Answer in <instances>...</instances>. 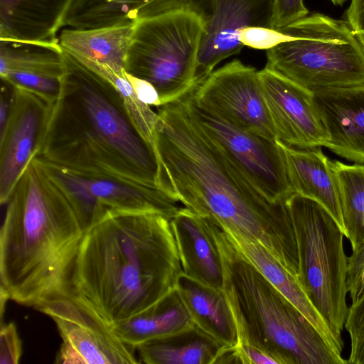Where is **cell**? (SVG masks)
I'll list each match as a JSON object with an SVG mask.
<instances>
[{"mask_svg": "<svg viewBox=\"0 0 364 364\" xmlns=\"http://www.w3.org/2000/svg\"><path fill=\"white\" fill-rule=\"evenodd\" d=\"M156 108L163 190L191 210L263 245L297 274L296 240L286 201L274 203L262 194L194 119L183 95Z\"/></svg>", "mask_w": 364, "mask_h": 364, "instance_id": "cell-1", "label": "cell"}, {"mask_svg": "<svg viewBox=\"0 0 364 364\" xmlns=\"http://www.w3.org/2000/svg\"><path fill=\"white\" fill-rule=\"evenodd\" d=\"M182 273L168 217L114 211L85 231L66 296L112 326L175 289Z\"/></svg>", "mask_w": 364, "mask_h": 364, "instance_id": "cell-2", "label": "cell"}, {"mask_svg": "<svg viewBox=\"0 0 364 364\" xmlns=\"http://www.w3.org/2000/svg\"><path fill=\"white\" fill-rule=\"evenodd\" d=\"M63 53L60 92L36 157L73 171L162 189L157 154L134 127L118 90Z\"/></svg>", "mask_w": 364, "mask_h": 364, "instance_id": "cell-3", "label": "cell"}, {"mask_svg": "<svg viewBox=\"0 0 364 364\" xmlns=\"http://www.w3.org/2000/svg\"><path fill=\"white\" fill-rule=\"evenodd\" d=\"M6 204L0 230V289L9 299L34 308L66 296L85 231L35 158Z\"/></svg>", "mask_w": 364, "mask_h": 364, "instance_id": "cell-4", "label": "cell"}, {"mask_svg": "<svg viewBox=\"0 0 364 364\" xmlns=\"http://www.w3.org/2000/svg\"><path fill=\"white\" fill-rule=\"evenodd\" d=\"M223 270V290L237 342L250 344L278 364H346L318 329L241 253L225 230L206 217Z\"/></svg>", "mask_w": 364, "mask_h": 364, "instance_id": "cell-5", "label": "cell"}, {"mask_svg": "<svg viewBox=\"0 0 364 364\" xmlns=\"http://www.w3.org/2000/svg\"><path fill=\"white\" fill-rule=\"evenodd\" d=\"M278 31L293 38L266 50V68L311 91L364 84V49L346 19L313 13Z\"/></svg>", "mask_w": 364, "mask_h": 364, "instance_id": "cell-6", "label": "cell"}, {"mask_svg": "<svg viewBox=\"0 0 364 364\" xmlns=\"http://www.w3.org/2000/svg\"><path fill=\"white\" fill-rule=\"evenodd\" d=\"M286 204L296 240L297 278L316 310L341 335L348 309L344 233L316 201L293 193Z\"/></svg>", "mask_w": 364, "mask_h": 364, "instance_id": "cell-7", "label": "cell"}, {"mask_svg": "<svg viewBox=\"0 0 364 364\" xmlns=\"http://www.w3.org/2000/svg\"><path fill=\"white\" fill-rule=\"evenodd\" d=\"M204 33L198 16L184 10L166 11L135 21L125 71L150 82L161 105L195 84L198 54Z\"/></svg>", "mask_w": 364, "mask_h": 364, "instance_id": "cell-8", "label": "cell"}, {"mask_svg": "<svg viewBox=\"0 0 364 364\" xmlns=\"http://www.w3.org/2000/svg\"><path fill=\"white\" fill-rule=\"evenodd\" d=\"M274 0H153L139 9L135 21L173 10H184L200 20L204 33L198 54L195 84L204 80L224 59L244 46L238 31L247 26L272 28Z\"/></svg>", "mask_w": 364, "mask_h": 364, "instance_id": "cell-9", "label": "cell"}, {"mask_svg": "<svg viewBox=\"0 0 364 364\" xmlns=\"http://www.w3.org/2000/svg\"><path fill=\"white\" fill-rule=\"evenodd\" d=\"M35 159L64 194L85 231L114 211L156 212L171 219L180 209L178 201L161 188L78 172L41 158Z\"/></svg>", "mask_w": 364, "mask_h": 364, "instance_id": "cell-10", "label": "cell"}, {"mask_svg": "<svg viewBox=\"0 0 364 364\" xmlns=\"http://www.w3.org/2000/svg\"><path fill=\"white\" fill-rule=\"evenodd\" d=\"M191 89L183 95L197 122L269 200L285 202L294 193L278 140L240 129L198 105Z\"/></svg>", "mask_w": 364, "mask_h": 364, "instance_id": "cell-11", "label": "cell"}, {"mask_svg": "<svg viewBox=\"0 0 364 364\" xmlns=\"http://www.w3.org/2000/svg\"><path fill=\"white\" fill-rule=\"evenodd\" d=\"M35 309L53 320L62 338L55 363H140L136 348L123 342L109 325L70 297L59 296Z\"/></svg>", "mask_w": 364, "mask_h": 364, "instance_id": "cell-12", "label": "cell"}, {"mask_svg": "<svg viewBox=\"0 0 364 364\" xmlns=\"http://www.w3.org/2000/svg\"><path fill=\"white\" fill-rule=\"evenodd\" d=\"M258 72L233 60L196 85L192 96L198 105L226 122L276 140Z\"/></svg>", "mask_w": 364, "mask_h": 364, "instance_id": "cell-13", "label": "cell"}, {"mask_svg": "<svg viewBox=\"0 0 364 364\" xmlns=\"http://www.w3.org/2000/svg\"><path fill=\"white\" fill-rule=\"evenodd\" d=\"M53 106L35 92L13 86L8 120L0 132L1 205L7 203L19 178L39 152Z\"/></svg>", "mask_w": 364, "mask_h": 364, "instance_id": "cell-14", "label": "cell"}, {"mask_svg": "<svg viewBox=\"0 0 364 364\" xmlns=\"http://www.w3.org/2000/svg\"><path fill=\"white\" fill-rule=\"evenodd\" d=\"M258 73L277 139L301 149L326 146L314 92L266 67Z\"/></svg>", "mask_w": 364, "mask_h": 364, "instance_id": "cell-15", "label": "cell"}, {"mask_svg": "<svg viewBox=\"0 0 364 364\" xmlns=\"http://www.w3.org/2000/svg\"><path fill=\"white\" fill-rule=\"evenodd\" d=\"M313 92L328 135L326 147L350 161L364 164V84Z\"/></svg>", "mask_w": 364, "mask_h": 364, "instance_id": "cell-16", "label": "cell"}, {"mask_svg": "<svg viewBox=\"0 0 364 364\" xmlns=\"http://www.w3.org/2000/svg\"><path fill=\"white\" fill-rule=\"evenodd\" d=\"M170 224L183 273L203 284L223 289L221 258L206 217L180 208Z\"/></svg>", "mask_w": 364, "mask_h": 364, "instance_id": "cell-17", "label": "cell"}, {"mask_svg": "<svg viewBox=\"0 0 364 364\" xmlns=\"http://www.w3.org/2000/svg\"><path fill=\"white\" fill-rule=\"evenodd\" d=\"M278 141L284 152L293 192L321 205L343 232L339 191L333 161L322 152L321 147L301 149Z\"/></svg>", "mask_w": 364, "mask_h": 364, "instance_id": "cell-18", "label": "cell"}, {"mask_svg": "<svg viewBox=\"0 0 364 364\" xmlns=\"http://www.w3.org/2000/svg\"><path fill=\"white\" fill-rule=\"evenodd\" d=\"M223 228L241 253L306 316L330 346L341 354L343 348L341 335L336 333L316 310L296 275L285 267L263 245Z\"/></svg>", "mask_w": 364, "mask_h": 364, "instance_id": "cell-19", "label": "cell"}, {"mask_svg": "<svg viewBox=\"0 0 364 364\" xmlns=\"http://www.w3.org/2000/svg\"><path fill=\"white\" fill-rule=\"evenodd\" d=\"M72 0H0V39L58 43Z\"/></svg>", "mask_w": 364, "mask_h": 364, "instance_id": "cell-20", "label": "cell"}, {"mask_svg": "<svg viewBox=\"0 0 364 364\" xmlns=\"http://www.w3.org/2000/svg\"><path fill=\"white\" fill-rule=\"evenodd\" d=\"M134 23L64 29L58 37L59 44L63 50L85 65H104L123 73Z\"/></svg>", "mask_w": 364, "mask_h": 364, "instance_id": "cell-21", "label": "cell"}, {"mask_svg": "<svg viewBox=\"0 0 364 364\" xmlns=\"http://www.w3.org/2000/svg\"><path fill=\"white\" fill-rule=\"evenodd\" d=\"M176 289L195 325L225 346L237 342L235 321L223 289L203 284L182 273Z\"/></svg>", "mask_w": 364, "mask_h": 364, "instance_id": "cell-22", "label": "cell"}, {"mask_svg": "<svg viewBox=\"0 0 364 364\" xmlns=\"http://www.w3.org/2000/svg\"><path fill=\"white\" fill-rule=\"evenodd\" d=\"M194 324L176 287L133 316L110 326L134 348L144 341L186 329Z\"/></svg>", "mask_w": 364, "mask_h": 364, "instance_id": "cell-23", "label": "cell"}, {"mask_svg": "<svg viewBox=\"0 0 364 364\" xmlns=\"http://www.w3.org/2000/svg\"><path fill=\"white\" fill-rule=\"evenodd\" d=\"M223 344L196 325L136 346L140 363L213 364Z\"/></svg>", "mask_w": 364, "mask_h": 364, "instance_id": "cell-24", "label": "cell"}, {"mask_svg": "<svg viewBox=\"0 0 364 364\" xmlns=\"http://www.w3.org/2000/svg\"><path fill=\"white\" fill-rule=\"evenodd\" d=\"M11 72L61 78L65 72V61L59 42L0 39V75Z\"/></svg>", "mask_w": 364, "mask_h": 364, "instance_id": "cell-25", "label": "cell"}, {"mask_svg": "<svg viewBox=\"0 0 364 364\" xmlns=\"http://www.w3.org/2000/svg\"><path fill=\"white\" fill-rule=\"evenodd\" d=\"M153 0H72L63 26L87 29L135 22L137 11Z\"/></svg>", "mask_w": 364, "mask_h": 364, "instance_id": "cell-26", "label": "cell"}, {"mask_svg": "<svg viewBox=\"0 0 364 364\" xmlns=\"http://www.w3.org/2000/svg\"><path fill=\"white\" fill-rule=\"evenodd\" d=\"M344 235L352 249L364 241V164H345L333 161Z\"/></svg>", "mask_w": 364, "mask_h": 364, "instance_id": "cell-27", "label": "cell"}, {"mask_svg": "<svg viewBox=\"0 0 364 364\" xmlns=\"http://www.w3.org/2000/svg\"><path fill=\"white\" fill-rule=\"evenodd\" d=\"M86 67L105 77L116 87L122 97L134 127L156 153L155 131L158 114L151 108V106L144 103L137 97L130 82L125 77V71L123 73H119L109 67L100 65H90Z\"/></svg>", "mask_w": 364, "mask_h": 364, "instance_id": "cell-28", "label": "cell"}, {"mask_svg": "<svg viewBox=\"0 0 364 364\" xmlns=\"http://www.w3.org/2000/svg\"><path fill=\"white\" fill-rule=\"evenodd\" d=\"M0 76L1 80L10 85L32 91L53 105L60 92L61 78L21 72H11Z\"/></svg>", "mask_w": 364, "mask_h": 364, "instance_id": "cell-29", "label": "cell"}, {"mask_svg": "<svg viewBox=\"0 0 364 364\" xmlns=\"http://www.w3.org/2000/svg\"><path fill=\"white\" fill-rule=\"evenodd\" d=\"M344 326L350 338L348 363L364 364V292L348 308Z\"/></svg>", "mask_w": 364, "mask_h": 364, "instance_id": "cell-30", "label": "cell"}, {"mask_svg": "<svg viewBox=\"0 0 364 364\" xmlns=\"http://www.w3.org/2000/svg\"><path fill=\"white\" fill-rule=\"evenodd\" d=\"M238 37L244 46L266 50L293 38L278 30L263 26L245 27L238 31Z\"/></svg>", "mask_w": 364, "mask_h": 364, "instance_id": "cell-31", "label": "cell"}, {"mask_svg": "<svg viewBox=\"0 0 364 364\" xmlns=\"http://www.w3.org/2000/svg\"><path fill=\"white\" fill-rule=\"evenodd\" d=\"M347 257L346 286L352 303L364 292V241Z\"/></svg>", "mask_w": 364, "mask_h": 364, "instance_id": "cell-32", "label": "cell"}, {"mask_svg": "<svg viewBox=\"0 0 364 364\" xmlns=\"http://www.w3.org/2000/svg\"><path fill=\"white\" fill-rule=\"evenodd\" d=\"M308 14L304 0H274L272 28L280 30Z\"/></svg>", "mask_w": 364, "mask_h": 364, "instance_id": "cell-33", "label": "cell"}, {"mask_svg": "<svg viewBox=\"0 0 364 364\" xmlns=\"http://www.w3.org/2000/svg\"><path fill=\"white\" fill-rule=\"evenodd\" d=\"M22 354V342L14 323H1L0 364H17Z\"/></svg>", "mask_w": 364, "mask_h": 364, "instance_id": "cell-34", "label": "cell"}, {"mask_svg": "<svg viewBox=\"0 0 364 364\" xmlns=\"http://www.w3.org/2000/svg\"><path fill=\"white\" fill-rule=\"evenodd\" d=\"M233 348L237 363L278 364L273 357L250 344L237 342Z\"/></svg>", "mask_w": 364, "mask_h": 364, "instance_id": "cell-35", "label": "cell"}, {"mask_svg": "<svg viewBox=\"0 0 364 364\" xmlns=\"http://www.w3.org/2000/svg\"><path fill=\"white\" fill-rule=\"evenodd\" d=\"M126 78L130 82L137 97L144 103L149 105L159 107L161 101L159 93L156 88L148 81L134 77L126 71Z\"/></svg>", "mask_w": 364, "mask_h": 364, "instance_id": "cell-36", "label": "cell"}, {"mask_svg": "<svg viewBox=\"0 0 364 364\" xmlns=\"http://www.w3.org/2000/svg\"><path fill=\"white\" fill-rule=\"evenodd\" d=\"M346 20L364 49V0H350Z\"/></svg>", "mask_w": 364, "mask_h": 364, "instance_id": "cell-37", "label": "cell"}, {"mask_svg": "<svg viewBox=\"0 0 364 364\" xmlns=\"http://www.w3.org/2000/svg\"><path fill=\"white\" fill-rule=\"evenodd\" d=\"M334 5L343 6L347 0H331Z\"/></svg>", "mask_w": 364, "mask_h": 364, "instance_id": "cell-38", "label": "cell"}]
</instances>
